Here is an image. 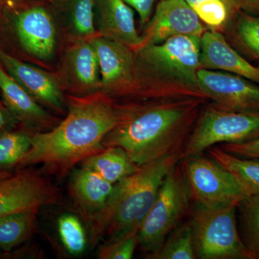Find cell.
Instances as JSON below:
<instances>
[{"label": "cell", "mask_w": 259, "mask_h": 259, "mask_svg": "<svg viewBox=\"0 0 259 259\" xmlns=\"http://www.w3.org/2000/svg\"><path fill=\"white\" fill-rule=\"evenodd\" d=\"M201 69L226 71L259 84V67L242 57L218 30H205L201 36Z\"/></svg>", "instance_id": "obj_16"}, {"label": "cell", "mask_w": 259, "mask_h": 259, "mask_svg": "<svg viewBox=\"0 0 259 259\" xmlns=\"http://www.w3.org/2000/svg\"><path fill=\"white\" fill-rule=\"evenodd\" d=\"M39 210L23 211L0 217V250L8 253L33 236Z\"/></svg>", "instance_id": "obj_23"}, {"label": "cell", "mask_w": 259, "mask_h": 259, "mask_svg": "<svg viewBox=\"0 0 259 259\" xmlns=\"http://www.w3.org/2000/svg\"><path fill=\"white\" fill-rule=\"evenodd\" d=\"M95 25L99 35L139 49L142 38L138 33L134 13L124 0H94Z\"/></svg>", "instance_id": "obj_15"}, {"label": "cell", "mask_w": 259, "mask_h": 259, "mask_svg": "<svg viewBox=\"0 0 259 259\" xmlns=\"http://www.w3.org/2000/svg\"><path fill=\"white\" fill-rule=\"evenodd\" d=\"M194 102H167L122 109L120 122L103 146H117L138 165L182 153L196 118Z\"/></svg>", "instance_id": "obj_2"}, {"label": "cell", "mask_w": 259, "mask_h": 259, "mask_svg": "<svg viewBox=\"0 0 259 259\" xmlns=\"http://www.w3.org/2000/svg\"><path fill=\"white\" fill-rule=\"evenodd\" d=\"M0 92L3 103L19 122L37 129L48 131L54 118L40 104L10 76L0 63Z\"/></svg>", "instance_id": "obj_17"}, {"label": "cell", "mask_w": 259, "mask_h": 259, "mask_svg": "<svg viewBox=\"0 0 259 259\" xmlns=\"http://www.w3.org/2000/svg\"><path fill=\"white\" fill-rule=\"evenodd\" d=\"M182 158V152L172 153L145 163L114 185L105 207L91 216L93 239L110 241L139 231L165 177Z\"/></svg>", "instance_id": "obj_3"}, {"label": "cell", "mask_w": 259, "mask_h": 259, "mask_svg": "<svg viewBox=\"0 0 259 259\" xmlns=\"http://www.w3.org/2000/svg\"><path fill=\"white\" fill-rule=\"evenodd\" d=\"M59 190L30 167L0 181V217L59 203Z\"/></svg>", "instance_id": "obj_9"}, {"label": "cell", "mask_w": 259, "mask_h": 259, "mask_svg": "<svg viewBox=\"0 0 259 259\" xmlns=\"http://www.w3.org/2000/svg\"><path fill=\"white\" fill-rule=\"evenodd\" d=\"M139 245V231L131 232L105 242L99 248L97 256L100 259L132 258Z\"/></svg>", "instance_id": "obj_30"}, {"label": "cell", "mask_w": 259, "mask_h": 259, "mask_svg": "<svg viewBox=\"0 0 259 259\" xmlns=\"http://www.w3.org/2000/svg\"><path fill=\"white\" fill-rule=\"evenodd\" d=\"M6 255H8V253L6 252L0 250V258H5V256H6Z\"/></svg>", "instance_id": "obj_37"}, {"label": "cell", "mask_w": 259, "mask_h": 259, "mask_svg": "<svg viewBox=\"0 0 259 259\" xmlns=\"http://www.w3.org/2000/svg\"><path fill=\"white\" fill-rule=\"evenodd\" d=\"M192 201L181 160L165 177L140 226L139 245L148 256L156 253L167 236L190 216Z\"/></svg>", "instance_id": "obj_4"}, {"label": "cell", "mask_w": 259, "mask_h": 259, "mask_svg": "<svg viewBox=\"0 0 259 259\" xmlns=\"http://www.w3.org/2000/svg\"><path fill=\"white\" fill-rule=\"evenodd\" d=\"M236 19L237 40L247 52L259 60V16L242 13Z\"/></svg>", "instance_id": "obj_29"}, {"label": "cell", "mask_w": 259, "mask_h": 259, "mask_svg": "<svg viewBox=\"0 0 259 259\" xmlns=\"http://www.w3.org/2000/svg\"><path fill=\"white\" fill-rule=\"evenodd\" d=\"M206 151L209 158L234 177L246 197L259 194V158L234 156L217 146Z\"/></svg>", "instance_id": "obj_22"}, {"label": "cell", "mask_w": 259, "mask_h": 259, "mask_svg": "<svg viewBox=\"0 0 259 259\" xmlns=\"http://www.w3.org/2000/svg\"><path fill=\"white\" fill-rule=\"evenodd\" d=\"M238 225L243 243L259 259V194L243 199L237 205Z\"/></svg>", "instance_id": "obj_25"}, {"label": "cell", "mask_w": 259, "mask_h": 259, "mask_svg": "<svg viewBox=\"0 0 259 259\" xmlns=\"http://www.w3.org/2000/svg\"><path fill=\"white\" fill-rule=\"evenodd\" d=\"M139 15L140 23L145 26L151 18L155 5L161 0H124Z\"/></svg>", "instance_id": "obj_32"}, {"label": "cell", "mask_w": 259, "mask_h": 259, "mask_svg": "<svg viewBox=\"0 0 259 259\" xmlns=\"http://www.w3.org/2000/svg\"><path fill=\"white\" fill-rule=\"evenodd\" d=\"M122 109L101 97L71 98L67 115L55 127L31 135V144L17 169L40 164L64 178L78 163L100 152L120 122Z\"/></svg>", "instance_id": "obj_1"}, {"label": "cell", "mask_w": 259, "mask_h": 259, "mask_svg": "<svg viewBox=\"0 0 259 259\" xmlns=\"http://www.w3.org/2000/svg\"><path fill=\"white\" fill-rule=\"evenodd\" d=\"M210 30L225 28L240 10L235 0H184Z\"/></svg>", "instance_id": "obj_24"}, {"label": "cell", "mask_w": 259, "mask_h": 259, "mask_svg": "<svg viewBox=\"0 0 259 259\" xmlns=\"http://www.w3.org/2000/svg\"><path fill=\"white\" fill-rule=\"evenodd\" d=\"M18 122L4 103L0 102V135L11 131Z\"/></svg>", "instance_id": "obj_33"}, {"label": "cell", "mask_w": 259, "mask_h": 259, "mask_svg": "<svg viewBox=\"0 0 259 259\" xmlns=\"http://www.w3.org/2000/svg\"><path fill=\"white\" fill-rule=\"evenodd\" d=\"M197 88L225 110L259 112L258 83L238 75L200 69Z\"/></svg>", "instance_id": "obj_10"}, {"label": "cell", "mask_w": 259, "mask_h": 259, "mask_svg": "<svg viewBox=\"0 0 259 259\" xmlns=\"http://www.w3.org/2000/svg\"><path fill=\"white\" fill-rule=\"evenodd\" d=\"M113 186L97 172L81 166L73 173L70 191L80 208L91 217L105 207Z\"/></svg>", "instance_id": "obj_19"}, {"label": "cell", "mask_w": 259, "mask_h": 259, "mask_svg": "<svg viewBox=\"0 0 259 259\" xmlns=\"http://www.w3.org/2000/svg\"><path fill=\"white\" fill-rule=\"evenodd\" d=\"M0 3L10 11L14 12L20 8L22 0H0Z\"/></svg>", "instance_id": "obj_35"}, {"label": "cell", "mask_w": 259, "mask_h": 259, "mask_svg": "<svg viewBox=\"0 0 259 259\" xmlns=\"http://www.w3.org/2000/svg\"><path fill=\"white\" fill-rule=\"evenodd\" d=\"M57 231L64 249L73 256L84 253L88 240L86 231L79 218L71 213H65L58 218Z\"/></svg>", "instance_id": "obj_27"}, {"label": "cell", "mask_w": 259, "mask_h": 259, "mask_svg": "<svg viewBox=\"0 0 259 259\" xmlns=\"http://www.w3.org/2000/svg\"><path fill=\"white\" fill-rule=\"evenodd\" d=\"M14 13L12 29L22 49L39 60H51L55 54L57 32L50 13L40 6Z\"/></svg>", "instance_id": "obj_12"}, {"label": "cell", "mask_w": 259, "mask_h": 259, "mask_svg": "<svg viewBox=\"0 0 259 259\" xmlns=\"http://www.w3.org/2000/svg\"><path fill=\"white\" fill-rule=\"evenodd\" d=\"M56 8L61 26L74 40L96 35L94 0H56Z\"/></svg>", "instance_id": "obj_20"}, {"label": "cell", "mask_w": 259, "mask_h": 259, "mask_svg": "<svg viewBox=\"0 0 259 259\" xmlns=\"http://www.w3.org/2000/svg\"><path fill=\"white\" fill-rule=\"evenodd\" d=\"M204 31L203 23L184 0H161L145 25L141 47L181 35L201 37Z\"/></svg>", "instance_id": "obj_11"}, {"label": "cell", "mask_w": 259, "mask_h": 259, "mask_svg": "<svg viewBox=\"0 0 259 259\" xmlns=\"http://www.w3.org/2000/svg\"><path fill=\"white\" fill-rule=\"evenodd\" d=\"M240 11L246 14L259 15V0H235Z\"/></svg>", "instance_id": "obj_34"}, {"label": "cell", "mask_w": 259, "mask_h": 259, "mask_svg": "<svg viewBox=\"0 0 259 259\" xmlns=\"http://www.w3.org/2000/svg\"><path fill=\"white\" fill-rule=\"evenodd\" d=\"M90 40L98 60L100 90L114 95L128 91L135 76L132 49L99 35L92 37Z\"/></svg>", "instance_id": "obj_13"}, {"label": "cell", "mask_w": 259, "mask_h": 259, "mask_svg": "<svg viewBox=\"0 0 259 259\" xmlns=\"http://www.w3.org/2000/svg\"><path fill=\"white\" fill-rule=\"evenodd\" d=\"M66 65L76 91L83 94L100 91V68L90 39L74 40L66 52Z\"/></svg>", "instance_id": "obj_18"}, {"label": "cell", "mask_w": 259, "mask_h": 259, "mask_svg": "<svg viewBox=\"0 0 259 259\" xmlns=\"http://www.w3.org/2000/svg\"><path fill=\"white\" fill-rule=\"evenodd\" d=\"M182 163L194 204L238 205L246 197L234 177L209 156H187L182 158Z\"/></svg>", "instance_id": "obj_8"}, {"label": "cell", "mask_w": 259, "mask_h": 259, "mask_svg": "<svg viewBox=\"0 0 259 259\" xmlns=\"http://www.w3.org/2000/svg\"><path fill=\"white\" fill-rule=\"evenodd\" d=\"M112 185L137 171L138 166L122 148L110 146L90 156L81 163Z\"/></svg>", "instance_id": "obj_21"}, {"label": "cell", "mask_w": 259, "mask_h": 259, "mask_svg": "<svg viewBox=\"0 0 259 259\" xmlns=\"http://www.w3.org/2000/svg\"><path fill=\"white\" fill-rule=\"evenodd\" d=\"M201 37L181 35L137 49L141 65L160 79L189 89L197 88L201 69Z\"/></svg>", "instance_id": "obj_7"}, {"label": "cell", "mask_w": 259, "mask_h": 259, "mask_svg": "<svg viewBox=\"0 0 259 259\" xmlns=\"http://www.w3.org/2000/svg\"><path fill=\"white\" fill-rule=\"evenodd\" d=\"M12 175H13V174L10 173V171L0 170V181L8 178V177L12 176Z\"/></svg>", "instance_id": "obj_36"}, {"label": "cell", "mask_w": 259, "mask_h": 259, "mask_svg": "<svg viewBox=\"0 0 259 259\" xmlns=\"http://www.w3.org/2000/svg\"><path fill=\"white\" fill-rule=\"evenodd\" d=\"M31 135L8 131L0 135V168L17 166L31 144Z\"/></svg>", "instance_id": "obj_28"}, {"label": "cell", "mask_w": 259, "mask_h": 259, "mask_svg": "<svg viewBox=\"0 0 259 259\" xmlns=\"http://www.w3.org/2000/svg\"><path fill=\"white\" fill-rule=\"evenodd\" d=\"M219 146L223 151L234 156L243 158H259V137L246 142L224 144Z\"/></svg>", "instance_id": "obj_31"}, {"label": "cell", "mask_w": 259, "mask_h": 259, "mask_svg": "<svg viewBox=\"0 0 259 259\" xmlns=\"http://www.w3.org/2000/svg\"><path fill=\"white\" fill-rule=\"evenodd\" d=\"M259 137V112L206 109L182 150V158L202 154L217 144H239Z\"/></svg>", "instance_id": "obj_6"}, {"label": "cell", "mask_w": 259, "mask_h": 259, "mask_svg": "<svg viewBox=\"0 0 259 259\" xmlns=\"http://www.w3.org/2000/svg\"><path fill=\"white\" fill-rule=\"evenodd\" d=\"M153 259L196 258L193 231L190 221L182 223L167 236L159 249L148 257Z\"/></svg>", "instance_id": "obj_26"}, {"label": "cell", "mask_w": 259, "mask_h": 259, "mask_svg": "<svg viewBox=\"0 0 259 259\" xmlns=\"http://www.w3.org/2000/svg\"><path fill=\"white\" fill-rule=\"evenodd\" d=\"M0 63L39 103L56 110H64L66 99L56 80L44 70L19 60L0 48Z\"/></svg>", "instance_id": "obj_14"}, {"label": "cell", "mask_w": 259, "mask_h": 259, "mask_svg": "<svg viewBox=\"0 0 259 259\" xmlns=\"http://www.w3.org/2000/svg\"><path fill=\"white\" fill-rule=\"evenodd\" d=\"M189 221L196 258L255 259L240 234L236 204L204 207L194 204Z\"/></svg>", "instance_id": "obj_5"}]
</instances>
